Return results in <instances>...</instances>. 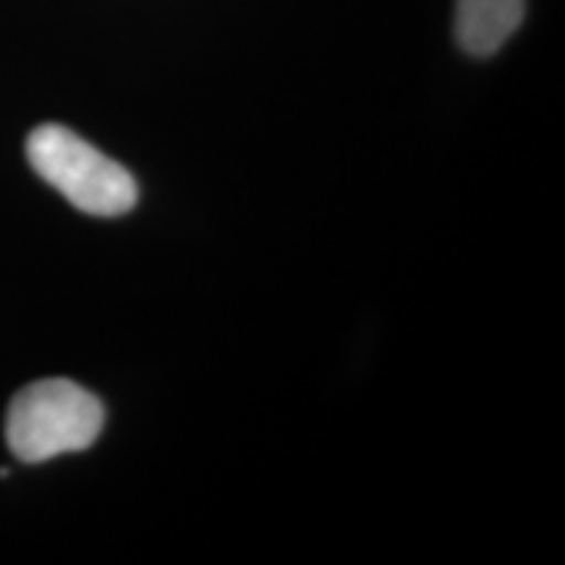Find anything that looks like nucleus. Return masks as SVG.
<instances>
[{
  "label": "nucleus",
  "instance_id": "nucleus-3",
  "mask_svg": "<svg viewBox=\"0 0 565 565\" xmlns=\"http://www.w3.org/2000/svg\"><path fill=\"white\" fill-rule=\"evenodd\" d=\"M524 19V0H458L456 40L469 55L487 58L511 40Z\"/></svg>",
  "mask_w": 565,
  "mask_h": 565
},
{
  "label": "nucleus",
  "instance_id": "nucleus-1",
  "mask_svg": "<svg viewBox=\"0 0 565 565\" xmlns=\"http://www.w3.org/2000/svg\"><path fill=\"white\" fill-rule=\"evenodd\" d=\"M100 401L71 380H40L13 395L6 416V440L24 463L87 450L103 433Z\"/></svg>",
  "mask_w": 565,
  "mask_h": 565
},
{
  "label": "nucleus",
  "instance_id": "nucleus-2",
  "mask_svg": "<svg viewBox=\"0 0 565 565\" xmlns=\"http://www.w3.org/2000/svg\"><path fill=\"white\" fill-rule=\"evenodd\" d=\"M26 158L42 181L87 215L118 217L137 204L134 175L66 126H38L26 139Z\"/></svg>",
  "mask_w": 565,
  "mask_h": 565
}]
</instances>
